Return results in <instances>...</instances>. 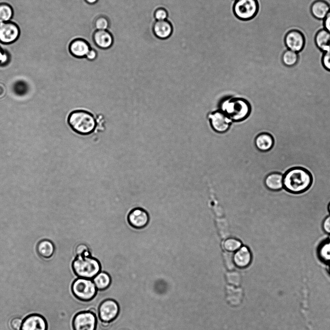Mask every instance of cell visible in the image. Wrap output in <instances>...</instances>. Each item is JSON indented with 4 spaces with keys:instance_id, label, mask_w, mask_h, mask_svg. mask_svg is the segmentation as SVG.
I'll return each instance as SVG.
<instances>
[{
    "instance_id": "26",
    "label": "cell",
    "mask_w": 330,
    "mask_h": 330,
    "mask_svg": "<svg viewBox=\"0 0 330 330\" xmlns=\"http://www.w3.org/2000/svg\"><path fill=\"white\" fill-rule=\"evenodd\" d=\"M225 279L229 285L239 287L241 283L240 274L235 270H229L225 274Z\"/></svg>"
},
{
    "instance_id": "27",
    "label": "cell",
    "mask_w": 330,
    "mask_h": 330,
    "mask_svg": "<svg viewBox=\"0 0 330 330\" xmlns=\"http://www.w3.org/2000/svg\"><path fill=\"white\" fill-rule=\"evenodd\" d=\"M298 60V53L289 49L285 50L282 55V61L287 66L290 67L295 65Z\"/></svg>"
},
{
    "instance_id": "12",
    "label": "cell",
    "mask_w": 330,
    "mask_h": 330,
    "mask_svg": "<svg viewBox=\"0 0 330 330\" xmlns=\"http://www.w3.org/2000/svg\"><path fill=\"white\" fill-rule=\"evenodd\" d=\"M47 323L45 318L36 314H30L25 317L20 330H46Z\"/></svg>"
},
{
    "instance_id": "44",
    "label": "cell",
    "mask_w": 330,
    "mask_h": 330,
    "mask_svg": "<svg viewBox=\"0 0 330 330\" xmlns=\"http://www.w3.org/2000/svg\"><path fill=\"white\" fill-rule=\"evenodd\" d=\"M328 239L330 240V234L329 235Z\"/></svg>"
},
{
    "instance_id": "10",
    "label": "cell",
    "mask_w": 330,
    "mask_h": 330,
    "mask_svg": "<svg viewBox=\"0 0 330 330\" xmlns=\"http://www.w3.org/2000/svg\"><path fill=\"white\" fill-rule=\"evenodd\" d=\"M127 221L131 226L135 229H140L148 225L150 217L148 212L144 209L135 208L129 212Z\"/></svg>"
},
{
    "instance_id": "22",
    "label": "cell",
    "mask_w": 330,
    "mask_h": 330,
    "mask_svg": "<svg viewBox=\"0 0 330 330\" xmlns=\"http://www.w3.org/2000/svg\"><path fill=\"white\" fill-rule=\"evenodd\" d=\"M317 47L325 52L330 50V33L325 29L318 31L315 37Z\"/></svg>"
},
{
    "instance_id": "31",
    "label": "cell",
    "mask_w": 330,
    "mask_h": 330,
    "mask_svg": "<svg viewBox=\"0 0 330 330\" xmlns=\"http://www.w3.org/2000/svg\"><path fill=\"white\" fill-rule=\"evenodd\" d=\"M94 25L96 30H107L109 27L108 19L103 15L99 16L95 19Z\"/></svg>"
},
{
    "instance_id": "4",
    "label": "cell",
    "mask_w": 330,
    "mask_h": 330,
    "mask_svg": "<svg viewBox=\"0 0 330 330\" xmlns=\"http://www.w3.org/2000/svg\"><path fill=\"white\" fill-rule=\"evenodd\" d=\"M222 109L232 120L237 121L243 120L250 114L251 107L246 101L236 99L225 101Z\"/></svg>"
},
{
    "instance_id": "41",
    "label": "cell",
    "mask_w": 330,
    "mask_h": 330,
    "mask_svg": "<svg viewBox=\"0 0 330 330\" xmlns=\"http://www.w3.org/2000/svg\"><path fill=\"white\" fill-rule=\"evenodd\" d=\"M85 1L90 4H93L96 3L98 0H85Z\"/></svg>"
},
{
    "instance_id": "16",
    "label": "cell",
    "mask_w": 330,
    "mask_h": 330,
    "mask_svg": "<svg viewBox=\"0 0 330 330\" xmlns=\"http://www.w3.org/2000/svg\"><path fill=\"white\" fill-rule=\"evenodd\" d=\"M92 38L95 44L102 49L109 48L113 43L112 35L108 30H96Z\"/></svg>"
},
{
    "instance_id": "40",
    "label": "cell",
    "mask_w": 330,
    "mask_h": 330,
    "mask_svg": "<svg viewBox=\"0 0 330 330\" xmlns=\"http://www.w3.org/2000/svg\"><path fill=\"white\" fill-rule=\"evenodd\" d=\"M324 29L330 33V11L324 19Z\"/></svg>"
},
{
    "instance_id": "13",
    "label": "cell",
    "mask_w": 330,
    "mask_h": 330,
    "mask_svg": "<svg viewBox=\"0 0 330 330\" xmlns=\"http://www.w3.org/2000/svg\"><path fill=\"white\" fill-rule=\"evenodd\" d=\"M209 118L213 129L219 133L226 131L232 121L225 113L219 111L210 115Z\"/></svg>"
},
{
    "instance_id": "33",
    "label": "cell",
    "mask_w": 330,
    "mask_h": 330,
    "mask_svg": "<svg viewBox=\"0 0 330 330\" xmlns=\"http://www.w3.org/2000/svg\"><path fill=\"white\" fill-rule=\"evenodd\" d=\"M11 59V54L9 51L3 49L0 46V66L4 67L8 65Z\"/></svg>"
},
{
    "instance_id": "3",
    "label": "cell",
    "mask_w": 330,
    "mask_h": 330,
    "mask_svg": "<svg viewBox=\"0 0 330 330\" xmlns=\"http://www.w3.org/2000/svg\"><path fill=\"white\" fill-rule=\"evenodd\" d=\"M72 268L78 277L91 279L100 272L101 264L91 255H75L72 262Z\"/></svg>"
},
{
    "instance_id": "43",
    "label": "cell",
    "mask_w": 330,
    "mask_h": 330,
    "mask_svg": "<svg viewBox=\"0 0 330 330\" xmlns=\"http://www.w3.org/2000/svg\"><path fill=\"white\" fill-rule=\"evenodd\" d=\"M329 272H330V264H329Z\"/></svg>"
},
{
    "instance_id": "24",
    "label": "cell",
    "mask_w": 330,
    "mask_h": 330,
    "mask_svg": "<svg viewBox=\"0 0 330 330\" xmlns=\"http://www.w3.org/2000/svg\"><path fill=\"white\" fill-rule=\"evenodd\" d=\"M97 289L103 290L109 287L111 283V278L105 272H99L92 278Z\"/></svg>"
},
{
    "instance_id": "20",
    "label": "cell",
    "mask_w": 330,
    "mask_h": 330,
    "mask_svg": "<svg viewBox=\"0 0 330 330\" xmlns=\"http://www.w3.org/2000/svg\"><path fill=\"white\" fill-rule=\"evenodd\" d=\"M330 11V6L323 0H316L311 6L312 15L319 20H324Z\"/></svg>"
},
{
    "instance_id": "1",
    "label": "cell",
    "mask_w": 330,
    "mask_h": 330,
    "mask_svg": "<svg viewBox=\"0 0 330 330\" xmlns=\"http://www.w3.org/2000/svg\"><path fill=\"white\" fill-rule=\"evenodd\" d=\"M313 177L306 169L294 167L284 174V189L292 194H300L308 190L312 185Z\"/></svg>"
},
{
    "instance_id": "37",
    "label": "cell",
    "mask_w": 330,
    "mask_h": 330,
    "mask_svg": "<svg viewBox=\"0 0 330 330\" xmlns=\"http://www.w3.org/2000/svg\"><path fill=\"white\" fill-rule=\"evenodd\" d=\"M322 62L324 68L330 71V50L324 52Z\"/></svg>"
},
{
    "instance_id": "7",
    "label": "cell",
    "mask_w": 330,
    "mask_h": 330,
    "mask_svg": "<svg viewBox=\"0 0 330 330\" xmlns=\"http://www.w3.org/2000/svg\"><path fill=\"white\" fill-rule=\"evenodd\" d=\"M96 324V315L91 311L79 312L72 320L73 330H95Z\"/></svg>"
},
{
    "instance_id": "9",
    "label": "cell",
    "mask_w": 330,
    "mask_h": 330,
    "mask_svg": "<svg viewBox=\"0 0 330 330\" xmlns=\"http://www.w3.org/2000/svg\"><path fill=\"white\" fill-rule=\"evenodd\" d=\"M20 30L18 26L10 21L0 22V42L9 44L15 42L19 37Z\"/></svg>"
},
{
    "instance_id": "14",
    "label": "cell",
    "mask_w": 330,
    "mask_h": 330,
    "mask_svg": "<svg viewBox=\"0 0 330 330\" xmlns=\"http://www.w3.org/2000/svg\"><path fill=\"white\" fill-rule=\"evenodd\" d=\"M90 48L89 43L80 38H76L73 40L69 45L70 53L74 57L76 58H85Z\"/></svg>"
},
{
    "instance_id": "19",
    "label": "cell",
    "mask_w": 330,
    "mask_h": 330,
    "mask_svg": "<svg viewBox=\"0 0 330 330\" xmlns=\"http://www.w3.org/2000/svg\"><path fill=\"white\" fill-rule=\"evenodd\" d=\"M235 265L241 268L247 267L252 259L251 253L246 246H242L233 255Z\"/></svg>"
},
{
    "instance_id": "11",
    "label": "cell",
    "mask_w": 330,
    "mask_h": 330,
    "mask_svg": "<svg viewBox=\"0 0 330 330\" xmlns=\"http://www.w3.org/2000/svg\"><path fill=\"white\" fill-rule=\"evenodd\" d=\"M285 43L288 49L298 53L304 47L305 39L302 33L300 31L291 30L286 33L285 38Z\"/></svg>"
},
{
    "instance_id": "36",
    "label": "cell",
    "mask_w": 330,
    "mask_h": 330,
    "mask_svg": "<svg viewBox=\"0 0 330 330\" xmlns=\"http://www.w3.org/2000/svg\"><path fill=\"white\" fill-rule=\"evenodd\" d=\"M24 318L15 317L11 319L10 325L13 330H20Z\"/></svg>"
},
{
    "instance_id": "34",
    "label": "cell",
    "mask_w": 330,
    "mask_h": 330,
    "mask_svg": "<svg viewBox=\"0 0 330 330\" xmlns=\"http://www.w3.org/2000/svg\"><path fill=\"white\" fill-rule=\"evenodd\" d=\"M156 21L167 20L168 13L166 9L163 7H157L153 13Z\"/></svg>"
},
{
    "instance_id": "38",
    "label": "cell",
    "mask_w": 330,
    "mask_h": 330,
    "mask_svg": "<svg viewBox=\"0 0 330 330\" xmlns=\"http://www.w3.org/2000/svg\"><path fill=\"white\" fill-rule=\"evenodd\" d=\"M322 228L326 234H330V214L326 216L323 220Z\"/></svg>"
},
{
    "instance_id": "6",
    "label": "cell",
    "mask_w": 330,
    "mask_h": 330,
    "mask_svg": "<svg viewBox=\"0 0 330 330\" xmlns=\"http://www.w3.org/2000/svg\"><path fill=\"white\" fill-rule=\"evenodd\" d=\"M258 9L256 0H237L234 5L235 15L241 20H249L256 14Z\"/></svg>"
},
{
    "instance_id": "23",
    "label": "cell",
    "mask_w": 330,
    "mask_h": 330,
    "mask_svg": "<svg viewBox=\"0 0 330 330\" xmlns=\"http://www.w3.org/2000/svg\"><path fill=\"white\" fill-rule=\"evenodd\" d=\"M318 258L323 263L330 264V240L328 239L322 241L316 248Z\"/></svg>"
},
{
    "instance_id": "25",
    "label": "cell",
    "mask_w": 330,
    "mask_h": 330,
    "mask_svg": "<svg viewBox=\"0 0 330 330\" xmlns=\"http://www.w3.org/2000/svg\"><path fill=\"white\" fill-rule=\"evenodd\" d=\"M37 249L41 256L48 258L53 255L54 251V246L51 241L47 240H44L39 242Z\"/></svg>"
},
{
    "instance_id": "29",
    "label": "cell",
    "mask_w": 330,
    "mask_h": 330,
    "mask_svg": "<svg viewBox=\"0 0 330 330\" xmlns=\"http://www.w3.org/2000/svg\"><path fill=\"white\" fill-rule=\"evenodd\" d=\"M14 93L18 96L25 95L29 90V86L26 82L22 80H17L13 86Z\"/></svg>"
},
{
    "instance_id": "28",
    "label": "cell",
    "mask_w": 330,
    "mask_h": 330,
    "mask_svg": "<svg viewBox=\"0 0 330 330\" xmlns=\"http://www.w3.org/2000/svg\"><path fill=\"white\" fill-rule=\"evenodd\" d=\"M13 16L11 6L6 3H0V22L11 21Z\"/></svg>"
},
{
    "instance_id": "8",
    "label": "cell",
    "mask_w": 330,
    "mask_h": 330,
    "mask_svg": "<svg viewBox=\"0 0 330 330\" xmlns=\"http://www.w3.org/2000/svg\"><path fill=\"white\" fill-rule=\"evenodd\" d=\"M118 303L112 299H107L101 303L98 308L100 319L104 323H109L113 321L119 313Z\"/></svg>"
},
{
    "instance_id": "30",
    "label": "cell",
    "mask_w": 330,
    "mask_h": 330,
    "mask_svg": "<svg viewBox=\"0 0 330 330\" xmlns=\"http://www.w3.org/2000/svg\"><path fill=\"white\" fill-rule=\"evenodd\" d=\"M241 243L234 238L226 239L224 243V247L226 251L232 252L237 251L241 247Z\"/></svg>"
},
{
    "instance_id": "35",
    "label": "cell",
    "mask_w": 330,
    "mask_h": 330,
    "mask_svg": "<svg viewBox=\"0 0 330 330\" xmlns=\"http://www.w3.org/2000/svg\"><path fill=\"white\" fill-rule=\"evenodd\" d=\"M75 255H90V252L87 245L84 244H79L78 245L75 250Z\"/></svg>"
},
{
    "instance_id": "46",
    "label": "cell",
    "mask_w": 330,
    "mask_h": 330,
    "mask_svg": "<svg viewBox=\"0 0 330 330\" xmlns=\"http://www.w3.org/2000/svg\"><path fill=\"white\" fill-rule=\"evenodd\" d=\"M234 0L236 1L237 0Z\"/></svg>"
},
{
    "instance_id": "39",
    "label": "cell",
    "mask_w": 330,
    "mask_h": 330,
    "mask_svg": "<svg viewBox=\"0 0 330 330\" xmlns=\"http://www.w3.org/2000/svg\"><path fill=\"white\" fill-rule=\"evenodd\" d=\"M97 53L96 51L91 48L85 58L89 60H93L97 58Z\"/></svg>"
},
{
    "instance_id": "2",
    "label": "cell",
    "mask_w": 330,
    "mask_h": 330,
    "mask_svg": "<svg viewBox=\"0 0 330 330\" xmlns=\"http://www.w3.org/2000/svg\"><path fill=\"white\" fill-rule=\"evenodd\" d=\"M67 122L75 132L83 135L91 134L97 125V121L93 115L84 110L72 111L68 115Z\"/></svg>"
},
{
    "instance_id": "32",
    "label": "cell",
    "mask_w": 330,
    "mask_h": 330,
    "mask_svg": "<svg viewBox=\"0 0 330 330\" xmlns=\"http://www.w3.org/2000/svg\"><path fill=\"white\" fill-rule=\"evenodd\" d=\"M223 258L225 267L229 271L233 270L235 264L232 253L226 251L224 252L223 254Z\"/></svg>"
},
{
    "instance_id": "18",
    "label": "cell",
    "mask_w": 330,
    "mask_h": 330,
    "mask_svg": "<svg viewBox=\"0 0 330 330\" xmlns=\"http://www.w3.org/2000/svg\"><path fill=\"white\" fill-rule=\"evenodd\" d=\"M284 174L278 172L268 174L264 180L266 187L272 191H279L284 188Z\"/></svg>"
},
{
    "instance_id": "5",
    "label": "cell",
    "mask_w": 330,
    "mask_h": 330,
    "mask_svg": "<svg viewBox=\"0 0 330 330\" xmlns=\"http://www.w3.org/2000/svg\"><path fill=\"white\" fill-rule=\"evenodd\" d=\"M71 291L76 299L86 301L91 300L97 293V288L92 280L80 277L73 282Z\"/></svg>"
},
{
    "instance_id": "45",
    "label": "cell",
    "mask_w": 330,
    "mask_h": 330,
    "mask_svg": "<svg viewBox=\"0 0 330 330\" xmlns=\"http://www.w3.org/2000/svg\"><path fill=\"white\" fill-rule=\"evenodd\" d=\"M8 2H7V3H8Z\"/></svg>"
},
{
    "instance_id": "15",
    "label": "cell",
    "mask_w": 330,
    "mask_h": 330,
    "mask_svg": "<svg viewBox=\"0 0 330 330\" xmlns=\"http://www.w3.org/2000/svg\"><path fill=\"white\" fill-rule=\"evenodd\" d=\"M244 297L243 291L239 287L227 285L225 287V298L226 302L232 307L239 306Z\"/></svg>"
},
{
    "instance_id": "21",
    "label": "cell",
    "mask_w": 330,
    "mask_h": 330,
    "mask_svg": "<svg viewBox=\"0 0 330 330\" xmlns=\"http://www.w3.org/2000/svg\"><path fill=\"white\" fill-rule=\"evenodd\" d=\"M255 143L256 148L259 150L267 151L273 147L274 140L270 134L262 133L255 137Z\"/></svg>"
},
{
    "instance_id": "42",
    "label": "cell",
    "mask_w": 330,
    "mask_h": 330,
    "mask_svg": "<svg viewBox=\"0 0 330 330\" xmlns=\"http://www.w3.org/2000/svg\"><path fill=\"white\" fill-rule=\"evenodd\" d=\"M328 211L330 214V202L329 203V205L328 206Z\"/></svg>"
},
{
    "instance_id": "17",
    "label": "cell",
    "mask_w": 330,
    "mask_h": 330,
    "mask_svg": "<svg viewBox=\"0 0 330 330\" xmlns=\"http://www.w3.org/2000/svg\"><path fill=\"white\" fill-rule=\"evenodd\" d=\"M152 30L157 38L164 40L169 38L172 34L173 28L170 22L167 20L155 21L153 25Z\"/></svg>"
}]
</instances>
